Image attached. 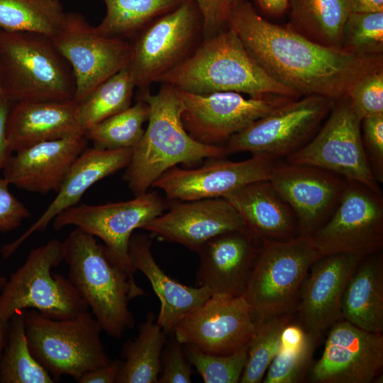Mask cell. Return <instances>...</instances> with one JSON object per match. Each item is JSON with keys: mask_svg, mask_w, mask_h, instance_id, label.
I'll return each mask as SVG.
<instances>
[{"mask_svg": "<svg viewBox=\"0 0 383 383\" xmlns=\"http://www.w3.org/2000/svg\"><path fill=\"white\" fill-rule=\"evenodd\" d=\"M79 103L70 100L21 101L11 104L6 124L12 152L41 142L84 135Z\"/></svg>", "mask_w": 383, "mask_h": 383, "instance_id": "obj_25", "label": "cell"}, {"mask_svg": "<svg viewBox=\"0 0 383 383\" xmlns=\"http://www.w3.org/2000/svg\"><path fill=\"white\" fill-rule=\"evenodd\" d=\"M277 160L265 155H252L243 161L211 158L196 169L174 167L152 184L162 190L168 201L223 198L248 184L269 180Z\"/></svg>", "mask_w": 383, "mask_h": 383, "instance_id": "obj_17", "label": "cell"}, {"mask_svg": "<svg viewBox=\"0 0 383 383\" xmlns=\"http://www.w3.org/2000/svg\"><path fill=\"white\" fill-rule=\"evenodd\" d=\"M193 1L200 12L201 32L206 38L227 28L233 12L245 0Z\"/></svg>", "mask_w": 383, "mask_h": 383, "instance_id": "obj_43", "label": "cell"}, {"mask_svg": "<svg viewBox=\"0 0 383 383\" xmlns=\"http://www.w3.org/2000/svg\"><path fill=\"white\" fill-rule=\"evenodd\" d=\"M8 278L0 275V291L3 289V287L5 286L6 283L7 282Z\"/></svg>", "mask_w": 383, "mask_h": 383, "instance_id": "obj_51", "label": "cell"}, {"mask_svg": "<svg viewBox=\"0 0 383 383\" xmlns=\"http://www.w3.org/2000/svg\"><path fill=\"white\" fill-rule=\"evenodd\" d=\"M365 152L377 182H383V115L365 118L361 121Z\"/></svg>", "mask_w": 383, "mask_h": 383, "instance_id": "obj_41", "label": "cell"}, {"mask_svg": "<svg viewBox=\"0 0 383 383\" xmlns=\"http://www.w3.org/2000/svg\"><path fill=\"white\" fill-rule=\"evenodd\" d=\"M170 202L168 211L143 229L192 251L197 252L206 242L219 234L248 228L236 209L224 198Z\"/></svg>", "mask_w": 383, "mask_h": 383, "instance_id": "obj_21", "label": "cell"}, {"mask_svg": "<svg viewBox=\"0 0 383 383\" xmlns=\"http://www.w3.org/2000/svg\"><path fill=\"white\" fill-rule=\"evenodd\" d=\"M265 13L272 16H279L288 11L289 0H255Z\"/></svg>", "mask_w": 383, "mask_h": 383, "instance_id": "obj_49", "label": "cell"}, {"mask_svg": "<svg viewBox=\"0 0 383 383\" xmlns=\"http://www.w3.org/2000/svg\"><path fill=\"white\" fill-rule=\"evenodd\" d=\"M150 106L143 99L127 109L87 128L84 135L93 147L104 150L133 148L142 138Z\"/></svg>", "mask_w": 383, "mask_h": 383, "instance_id": "obj_34", "label": "cell"}, {"mask_svg": "<svg viewBox=\"0 0 383 383\" xmlns=\"http://www.w3.org/2000/svg\"><path fill=\"white\" fill-rule=\"evenodd\" d=\"M321 256L350 253L365 257L383 246V198L367 186L347 180L329 219L310 235Z\"/></svg>", "mask_w": 383, "mask_h": 383, "instance_id": "obj_13", "label": "cell"}, {"mask_svg": "<svg viewBox=\"0 0 383 383\" xmlns=\"http://www.w3.org/2000/svg\"><path fill=\"white\" fill-rule=\"evenodd\" d=\"M383 368V336L341 319L330 328L320 359L311 368L315 383H370Z\"/></svg>", "mask_w": 383, "mask_h": 383, "instance_id": "obj_19", "label": "cell"}, {"mask_svg": "<svg viewBox=\"0 0 383 383\" xmlns=\"http://www.w3.org/2000/svg\"><path fill=\"white\" fill-rule=\"evenodd\" d=\"M262 243L248 228L228 231L209 240L197 251L196 284L212 294L243 296Z\"/></svg>", "mask_w": 383, "mask_h": 383, "instance_id": "obj_22", "label": "cell"}, {"mask_svg": "<svg viewBox=\"0 0 383 383\" xmlns=\"http://www.w3.org/2000/svg\"><path fill=\"white\" fill-rule=\"evenodd\" d=\"M84 135L36 143L14 152L3 170V177L29 192H57L70 167L87 148Z\"/></svg>", "mask_w": 383, "mask_h": 383, "instance_id": "obj_23", "label": "cell"}, {"mask_svg": "<svg viewBox=\"0 0 383 383\" xmlns=\"http://www.w3.org/2000/svg\"><path fill=\"white\" fill-rule=\"evenodd\" d=\"M321 257L310 235L262 243L243 294L255 322L295 311L303 282Z\"/></svg>", "mask_w": 383, "mask_h": 383, "instance_id": "obj_7", "label": "cell"}, {"mask_svg": "<svg viewBox=\"0 0 383 383\" xmlns=\"http://www.w3.org/2000/svg\"><path fill=\"white\" fill-rule=\"evenodd\" d=\"M184 346V354L205 383L240 382L248 358V344L227 355L203 353L189 345Z\"/></svg>", "mask_w": 383, "mask_h": 383, "instance_id": "obj_38", "label": "cell"}, {"mask_svg": "<svg viewBox=\"0 0 383 383\" xmlns=\"http://www.w3.org/2000/svg\"><path fill=\"white\" fill-rule=\"evenodd\" d=\"M0 98H1V89H0Z\"/></svg>", "mask_w": 383, "mask_h": 383, "instance_id": "obj_52", "label": "cell"}, {"mask_svg": "<svg viewBox=\"0 0 383 383\" xmlns=\"http://www.w3.org/2000/svg\"><path fill=\"white\" fill-rule=\"evenodd\" d=\"M343 319L363 330L383 331V259L380 252L363 257L341 301Z\"/></svg>", "mask_w": 383, "mask_h": 383, "instance_id": "obj_28", "label": "cell"}, {"mask_svg": "<svg viewBox=\"0 0 383 383\" xmlns=\"http://www.w3.org/2000/svg\"><path fill=\"white\" fill-rule=\"evenodd\" d=\"M363 257L342 252L322 256L311 265L296 310L301 326L315 338L343 319L341 301L348 281Z\"/></svg>", "mask_w": 383, "mask_h": 383, "instance_id": "obj_20", "label": "cell"}, {"mask_svg": "<svg viewBox=\"0 0 383 383\" xmlns=\"http://www.w3.org/2000/svg\"><path fill=\"white\" fill-rule=\"evenodd\" d=\"M1 98L21 101L74 99L71 66L52 38L32 32L0 29Z\"/></svg>", "mask_w": 383, "mask_h": 383, "instance_id": "obj_5", "label": "cell"}, {"mask_svg": "<svg viewBox=\"0 0 383 383\" xmlns=\"http://www.w3.org/2000/svg\"><path fill=\"white\" fill-rule=\"evenodd\" d=\"M348 96L361 120L383 115V67L359 79Z\"/></svg>", "mask_w": 383, "mask_h": 383, "instance_id": "obj_40", "label": "cell"}, {"mask_svg": "<svg viewBox=\"0 0 383 383\" xmlns=\"http://www.w3.org/2000/svg\"><path fill=\"white\" fill-rule=\"evenodd\" d=\"M106 14L95 26L103 36L133 37L157 18L172 11L186 0H101Z\"/></svg>", "mask_w": 383, "mask_h": 383, "instance_id": "obj_31", "label": "cell"}, {"mask_svg": "<svg viewBox=\"0 0 383 383\" xmlns=\"http://www.w3.org/2000/svg\"><path fill=\"white\" fill-rule=\"evenodd\" d=\"M200 12L193 0H186L157 18L136 33L126 68L140 94L180 63L201 31Z\"/></svg>", "mask_w": 383, "mask_h": 383, "instance_id": "obj_10", "label": "cell"}, {"mask_svg": "<svg viewBox=\"0 0 383 383\" xmlns=\"http://www.w3.org/2000/svg\"><path fill=\"white\" fill-rule=\"evenodd\" d=\"M169 201L156 192H145L131 200L99 205L71 206L52 220L55 230L74 226L100 238L108 256L118 267L134 277L135 270L128 255V245L135 230L141 228L164 213Z\"/></svg>", "mask_w": 383, "mask_h": 383, "instance_id": "obj_9", "label": "cell"}, {"mask_svg": "<svg viewBox=\"0 0 383 383\" xmlns=\"http://www.w3.org/2000/svg\"><path fill=\"white\" fill-rule=\"evenodd\" d=\"M316 338L309 334L306 343L293 350H280L268 367L262 382H301L311 365Z\"/></svg>", "mask_w": 383, "mask_h": 383, "instance_id": "obj_39", "label": "cell"}, {"mask_svg": "<svg viewBox=\"0 0 383 383\" xmlns=\"http://www.w3.org/2000/svg\"><path fill=\"white\" fill-rule=\"evenodd\" d=\"M62 243L68 278L102 331L120 338L135 323L129 301L145 292L134 277L111 261L94 235L76 228Z\"/></svg>", "mask_w": 383, "mask_h": 383, "instance_id": "obj_4", "label": "cell"}, {"mask_svg": "<svg viewBox=\"0 0 383 383\" xmlns=\"http://www.w3.org/2000/svg\"><path fill=\"white\" fill-rule=\"evenodd\" d=\"M288 11L287 28L321 45L341 48L350 13L347 0H289Z\"/></svg>", "mask_w": 383, "mask_h": 383, "instance_id": "obj_29", "label": "cell"}, {"mask_svg": "<svg viewBox=\"0 0 383 383\" xmlns=\"http://www.w3.org/2000/svg\"><path fill=\"white\" fill-rule=\"evenodd\" d=\"M287 313L255 322L254 332L248 342V358L240 383H260L274 357L280 351V335L284 326L292 322Z\"/></svg>", "mask_w": 383, "mask_h": 383, "instance_id": "obj_36", "label": "cell"}, {"mask_svg": "<svg viewBox=\"0 0 383 383\" xmlns=\"http://www.w3.org/2000/svg\"><path fill=\"white\" fill-rule=\"evenodd\" d=\"M309 336V334L306 333L301 324L290 322L284 326L281 333L280 350L299 348L306 343Z\"/></svg>", "mask_w": 383, "mask_h": 383, "instance_id": "obj_46", "label": "cell"}, {"mask_svg": "<svg viewBox=\"0 0 383 383\" xmlns=\"http://www.w3.org/2000/svg\"><path fill=\"white\" fill-rule=\"evenodd\" d=\"M223 198L262 243L285 241L299 235L294 212L270 180L248 184Z\"/></svg>", "mask_w": 383, "mask_h": 383, "instance_id": "obj_27", "label": "cell"}, {"mask_svg": "<svg viewBox=\"0 0 383 383\" xmlns=\"http://www.w3.org/2000/svg\"><path fill=\"white\" fill-rule=\"evenodd\" d=\"M9 329V321H0V359L1 357L3 350L7 342Z\"/></svg>", "mask_w": 383, "mask_h": 383, "instance_id": "obj_50", "label": "cell"}, {"mask_svg": "<svg viewBox=\"0 0 383 383\" xmlns=\"http://www.w3.org/2000/svg\"><path fill=\"white\" fill-rule=\"evenodd\" d=\"M54 378L31 354L25 328V311L9 320L6 344L0 359V383H54Z\"/></svg>", "mask_w": 383, "mask_h": 383, "instance_id": "obj_32", "label": "cell"}, {"mask_svg": "<svg viewBox=\"0 0 383 383\" xmlns=\"http://www.w3.org/2000/svg\"><path fill=\"white\" fill-rule=\"evenodd\" d=\"M9 185L0 177V231L4 233L17 228L30 216L28 209L11 194Z\"/></svg>", "mask_w": 383, "mask_h": 383, "instance_id": "obj_44", "label": "cell"}, {"mask_svg": "<svg viewBox=\"0 0 383 383\" xmlns=\"http://www.w3.org/2000/svg\"><path fill=\"white\" fill-rule=\"evenodd\" d=\"M190 93L235 91L250 97H301L272 78L251 56L236 33L227 28L204 41L157 80Z\"/></svg>", "mask_w": 383, "mask_h": 383, "instance_id": "obj_2", "label": "cell"}, {"mask_svg": "<svg viewBox=\"0 0 383 383\" xmlns=\"http://www.w3.org/2000/svg\"><path fill=\"white\" fill-rule=\"evenodd\" d=\"M335 101L316 96L292 99L232 136L229 153L250 152L277 160L287 157L316 133Z\"/></svg>", "mask_w": 383, "mask_h": 383, "instance_id": "obj_12", "label": "cell"}, {"mask_svg": "<svg viewBox=\"0 0 383 383\" xmlns=\"http://www.w3.org/2000/svg\"><path fill=\"white\" fill-rule=\"evenodd\" d=\"M132 153L133 148L104 150L87 148L70 167L53 201L28 230L16 240L2 248V256L9 257L32 234L44 231L60 213L77 205L83 194L95 183L126 168Z\"/></svg>", "mask_w": 383, "mask_h": 383, "instance_id": "obj_24", "label": "cell"}, {"mask_svg": "<svg viewBox=\"0 0 383 383\" xmlns=\"http://www.w3.org/2000/svg\"><path fill=\"white\" fill-rule=\"evenodd\" d=\"M269 180L294 212L299 235H311L329 219L347 184L328 170L286 161L277 162Z\"/></svg>", "mask_w": 383, "mask_h": 383, "instance_id": "obj_18", "label": "cell"}, {"mask_svg": "<svg viewBox=\"0 0 383 383\" xmlns=\"http://www.w3.org/2000/svg\"><path fill=\"white\" fill-rule=\"evenodd\" d=\"M151 245L150 235L133 233L128 245L129 259L135 272L140 271L148 279L160 299L156 322L167 334L173 333L178 323L212 294L205 287H188L169 277L156 262Z\"/></svg>", "mask_w": 383, "mask_h": 383, "instance_id": "obj_26", "label": "cell"}, {"mask_svg": "<svg viewBox=\"0 0 383 383\" xmlns=\"http://www.w3.org/2000/svg\"><path fill=\"white\" fill-rule=\"evenodd\" d=\"M179 91L185 130L198 142L209 145H222L254 121L294 99L274 95L245 98L235 91L199 94Z\"/></svg>", "mask_w": 383, "mask_h": 383, "instance_id": "obj_15", "label": "cell"}, {"mask_svg": "<svg viewBox=\"0 0 383 383\" xmlns=\"http://www.w3.org/2000/svg\"><path fill=\"white\" fill-rule=\"evenodd\" d=\"M341 48L359 55H383V12H350L343 28Z\"/></svg>", "mask_w": 383, "mask_h": 383, "instance_id": "obj_37", "label": "cell"}, {"mask_svg": "<svg viewBox=\"0 0 383 383\" xmlns=\"http://www.w3.org/2000/svg\"><path fill=\"white\" fill-rule=\"evenodd\" d=\"M135 85L126 67L98 85L79 103V116L85 131L131 106Z\"/></svg>", "mask_w": 383, "mask_h": 383, "instance_id": "obj_35", "label": "cell"}, {"mask_svg": "<svg viewBox=\"0 0 383 383\" xmlns=\"http://www.w3.org/2000/svg\"><path fill=\"white\" fill-rule=\"evenodd\" d=\"M65 13L60 0H0V28L53 37Z\"/></svg>", "mask_w": 383, "mask_h": 383, "instance_id": "obj_33", "label": "cell"}, {"mask_svg": "<svg viewBox=\"0 0 383 383\" xmlns=\"http://www.w3.org/2000/svg\"><path fill=\"white\" fill-rule=\"evenodd\" d=\"M11 103L0 98V172L3 171L9 157L12 155L6 136V124Z\"/></svg>", "mask_w": 383, "mask_h": 383, "instance_id": "obj_47", "label": "cell"}, {"mask_svg": "<svg viewBox=\"0 0 383 383\" xmlns=\"http://www.w3.org/2000/svg\"><path fill=\"white\" fill-rule=\"evenodd\" d=\"M255 328L250 307L243 295L213 294L184 316L173 334L182 345L227 355L248 345Z\"/></svg>", "mask_w": 383, "mask_h": 383, "instance_id": "obj_16", "label": "cell"}, {"mask_svg": "<svg viewBox=\"0 0 383 383\" xmlns=\"http://www.w3.org/2000/svg\"><path fill=\"white\" fill-rule=\"evenodd\" d=\"M136 338L128 340L121 350L122 361L116 383H157L166 333L152 312L139 324Z\"/></svg>", "mask_w": 383, "mask_h": 383, "instance_id": "obj_30", "label": "cell"}, {"mask_svg": "<svg viewBox=\"0 0 383 383\" xmlns=\"http://www.w3.org/2000/svg\"><path fill=\"white\" fill-rule=\"evenodd\" d=\"M62 261V243L57 239L32 249L1 289L0 321H9L15 313L28 309L53 319H68L88 311L70 279L52 274Z\"/></svg>", "mask_w": 383, "mask_h": 383, "instance_id": "obj_8", "label": "cell"}, {"mask_svg": "<svg viewBox=\"0 0 383 383\" xmlns=\"http://www.w3.org/2000/svg\"><path fill=\"white\" fill-rule=\"evenodd\" d=\"M138 99L150 106L148 124L138 145L123 179L135 196L147 192L155 180L178 164L189 166L204 158L226 157L224 145H209L194 139L182 121V102L179 89L162 84L155 94L150 90L139 94Z\"/></svg>", "mask_w": 383, "mask_h": 383, "instance_id": "obj_3", "label": "cell"}, {"mask_svg": "<svg viewBox=\"0 0 383 383\" xmlns=\"http://www.w3.org/2000/svg\"><path fill=\"white\" fill-rule=\"evenodd\" d=\"M30 351L54 378L63 375L77 381L88 371L108 365L102 328L89 310L68 319H53L35 309L25 311Z\"/></svg>", "mask_w": 383, "mask_h": 383, "instance_id": "obj_6", "label": "cell"}, {"mask_svg": "<svg viewBox=\"0 0 383 383\" xmlns=\"http://www.w3.org/2000/svg\"><path fill=\"white\" fill-rule=\"evenodd\" d=\"M361 121L348 96L335 101L320 130L285 161L328 170L382 194L363 148Z\"/></svg>", "mask_w": 383, "mask_h": 383, "instance_id": "obj_11", "label": "cell"}, {"mask_svg": "<svg viewBox=\"0 0 383 383\" xmlns=\"http://www.w3.org/2000/svg\"><path fill=\"white\" fill-rule=\"evenodd\" d=\"M228 27L272 78L301 96L335 101L348 96L362 77L383 67V55H359L321 45L263 18L246 0L234 10Z\"/></svg>", "mask_w": 383, "mask_h": 383, "instance_id": "obj_1", "label": "cell"}, {"mask_svg": "<svg viewBox=\"0 0 383 383\" xmlns=\"http://www.w3.org/2000/svg\"><path fill=\"white\" fill-rule=\"evenodd\" d=\"M122 361L111 360L104 366L90 370L84 373L77 381L79 383H114L119 374Z\"/></svg>", "mask_w": 383, "mask_h": 383, "instance_id": "obj_45", "label": "cell"}, {"mask_svg": "<svg viewBox=\"0 0 383 383\" xmlns=\"http://www.w3.org/2000/svg\"><path fill=\"white\" fill-rule=\"evenodd\" d=\"M74 73L78 103L101 83L126 67L131 44L124 38L99 35L78 12H66L57 33L52 37Z\"/></svg>", "mask_w": 383, "mask_h": 383, "instance_id": "obj_14", "label": "cell"}, {"mask_svg": "<svg viewBox=\"0 0 383 383\" xmlns=\"http://www.w3.org/2000/svg\"><path fill=\"white\" fill-rule=\"evenodd\" d=\"M162 372L157 383H190L192 370L186 360L182 345L174 337L163 348L161 355Z\"/></svg>", "mask_w": 383, "mask_h": 383, "instance_id": "obj_42", "label": "cell"}, {"mask_svg": "<svg viewBox=\"0 0 383 383\" xmlns=\"http://www.w3.org/2000/svg\"><path fill=\"white\" fill-rule=\"evenodd\" d=\"M350 12H383V0H347Z\"/></svg>", "mask_w": 383, "mask_h": 383, "instance_id": "obj_48", "label": "cell"}]
</instances>
